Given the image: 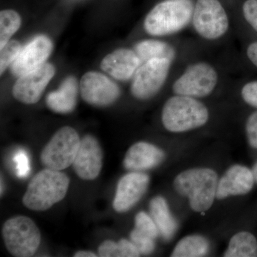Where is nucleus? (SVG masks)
Segmentation results:
<instances>
[{"label":"nucleus","instance_id":"nucleus-11","mask_svg":"<svg viewBox=\"0 0 257 257\" xmlns=\"http://www.w3.org/2000/svg\"><path fill=\"white\" fill-rule=\"evenodd\" d=\"M55 72V66L46 62L36 70L18 77L13 87V96L23 104H35L41 99Z\"/></svg>","mask_w":257,"mask_h":257},{"label":"nucleus","instance_id":"nucleus-21","mask_svg":"<svg viewBox=\"0 0 257 257\" xmlns=\"http://www.w3.org/2000/svg\"><path fill=\"white\" fill-rule=\"evenodd\" d=\"M225 257H256L257 256V240L248 231L236 233L230 239Z\"/></svg>","mask_w":257,"mask_h":257},{"label":"nucleus","instance_id":"nucleus-13","mask_svg":"<svg viewBox=\"0 0 257 257\" xmlns=\"http://www.w3.org/2000/svg\"><path fill=\"white\" fill-rule=\"evenodd\" d=\"M150 177L140 172H132L119 179L113 201L116 212L124 213L136 205L146 193Z\"/></svg>","mask_w":257,"mask_h":257},{"label":"nucleus","instance_id":"nucleus-5","mask_svg":"<svg viewBox=\"0 0 257 257\" xmlns=\"http://www.w3.org/2000/svg\"><path fill=\"white\" fill-rule=\"evenodd\" d=\"M5 246L13 256H34L41 243V232L35 221L25 216H16L5 221L3 228Z\"/></svg>","mask_w":257,"mask_h":257},{"label":"nucleus","instance_id":"nucleus-24","mask_svg":"<svg viewBox=\"0 0 257 257\" xmlns=\"http://www.w3.org/2000/svg\"><path fill=\"white\" fill-rule=\"evenodd\" d=\"M22 19L16 11L3 10L0 13V48L10 41L21 27Z\"/></svg>","mask_w":257,"mask_h":257},{"label":"nucleus","instance_id":"nucleus-16","mask_svg":"<svg viewBox=\"0 0 257 257\" xmlns=\"http://www.w3.org/2000/svg\"><path fill=\"white\" fill-rule=\"evenodd\" d=\"M143 64L135 51L119 49L106 55L101 62V69L113 78L127 81L133 78Z\"/></svg>","mask_w":257,"mask_h":257},{"label":"nucleus","instance_id":"nucleus-8","mask_svg":"<svg viewBox=\"0 0 257 257\" xmlns=\"http://www.w3.org/2000/svg\"><path fill=\"white\" fill-rule=\"evenodd\" d=\"M192 20L198 35L208 40L220 38L229 26L227 14L219 0H197Z\"/></svg>","mask_w":257,"mask_h":257},{"label":"nucleus","instance_id":"nucleus-14","mask_svg":"<svg viewBox=\"0 0 257 257\" xmlns=\"http://www.w3.org/2000/svg\"><path fill=\"white\" fill-rule=\"evenodd\" d=\"M73 168L83 180H94L100 174L103 165V152L99 142L91 135L81 140Z\"/></svg>","mask_w":257,"mask_h":257},{"label":"nucleus","instance_id":"nucleus-27","mask_svg":"<svg viewBox=\"0 0 257 257\" xmlns=\"http://www.w3.org/2000/svg\"><path fill=\"white\" fill-rule=\"evenodd\" d=\"M130 241L135 245L141 254H151L155 249V239L142 234L137 229L130 233Z\"/></svg>","mask_w":257,"mask_h":257},{"label":"nucleus","instance_id":"nucleus-17","mask_svg":"<svg viewBox=\"0 0 257 257\" xmlns=\"http://www.w3.org/2000/svg\"><path fill=\"white\" fill-rule=\"evenodd\" d=\"M165 159L163 150L152 144L140 142L128 149L125 155L124 168L132 172H142L155 168Z\"/></svg>","mask_w":257,"mask_h":257},{"label":"nucleus","instance_id":"nucleus-32","mask_svg":"<svg viewBox=\"0 0 257 257\" xmlns=\"http://www.w3.org/2000/svg\"><path fill=\"white\" fill-rule=\"evenodd\" d=\"M246 55L250 62L257 67V42H253L248 45Z\"/></svg>","mask_w":257,"mask_h":257},{"label":"nucleus","instance_id":"nucleus-9","mask_svg":"<svg viewBox=\"0 0 257 257\" xmlns=\"http://www.w3.org/2000/svg\"><path fill=\"white\" fill-rule=\"evenodd\" d=\"M172 62L167 59H155L142 64L133 78V95L140 100L156 95L165 84Z\"/></svg>","mask_w":257,"mask_h":257},{"label":"nucleus","instance_id":"nucleus-31","mask_svg":"<svg viewBox=\"0 0 257 257\" xmlns=\"http://www.w3.org/2000/svg\"><path fill=\"white\" fill-rule=\"evenodd\" d=\"M18 164V174L20 176H25L29 170L28 161L24 152H20L15 158Z\"/></svg>","mask_w":257,"mask_h":257},{"label":"nucleus","instance_id":"nucleus-19","mask_svg":"<svg viewBox=\"0 0 257 257\" xmlns=\"http://www.w3.org/2000/svg\"><path fill=\"white\" fill-rule=\"evenodd\" d=\"M150 214L163 239L166 241L172 239L177 232L178 224L165 198L158 196L150 201Z\"/></svg>","mask_w":257,"mask_h":257},{"label":"nucleus","instance_id":"nucleus-18","mask_svg":"<svg viewBox=\"0 0 257 257\" xmlns=\"http://www.w3.org/2000/svg\"><path fill=\"white\" fill-rule=\"evenodd\" d=\"M78 84L74 76L64 79L57 90L47 96V105L51 110L59 114H67L75 109L77 103Z\"/></svg>","mask_w":257,"mask_h":257},{"label":"nucleus","instance_id":"nucleus-3","mask_svg":"<svg viewBox=\"0 0 257 257\" xmlns=\"http://www.w3.org/2000/svg\"><path fill=\"white\" fill-rule=\"evenodd\" d=\"M192 0H165L147 15L144 28L152 36H167L185 28L192 21Z\"/></svg>","mask_w":257,"mask_h":257},{"label":"nucleus","instance_id":"nucleus-20","mask_svg":"<svg viewBox=\"0 0 257 257\" xmlns=\"http://www.w3.org/2000/svg\"><path fill=\"white\" fill-rule=\"evenodd\" d=\"M134 51L143 63L155 59H167L173 62L175 60L176 50L167 42L157 40H143L137 43Z\"/></svg>","mask_w":257,"mask_h":257},{"label":"nucleus","instance_id":"nucleus-25","mask_svg":"<svg viewBox=\"0 0 257 257\" xmlns=\"http://www.w3.org/2000/svg\"><path fill=\"white\" fill-rule=\"evenodd\" d=\"M21 44L17 40H10L4 47L0 48V73H4L6 69L11 66L17 58L20 51Z\"/></svg>","mask_w":257,"mask_h":257},{"label":"nucleus","instance_id":"nucleus-4","mask_svg":"<svg viewBox=\"0 0 257 257\" xmlns=\"http://www.w3.org/2000/svg\"><path fill=\"white\" fill-rule=\"evenodd\" d=\"M209 114L207 106L196 98L177 95L166 101L162 112V124L174 133H184L207 124Z\"/></svg>","mask_w":257,"mask_h":257},{"label":"nucleus","instance_id":"nucleus-15","mask_svg":"<svg viewBox=\"0 0 257 257\" xmlns=\"http://www.w3.org/2000/svg\"><path fill=\"white\" fill-rule=\"evenodd\" d=\"M255 179L252 170L245 166H231L219 180L216 198L219 200L231 196L245 195L251 192Z\"/></svg>","mask_w":257,"mask_h":257},{"label":"nucleus","instance_id":"nucleus-7","mask_svg":"<svg viewBox=\"0 0 257 257\" xmlns=\"http://www.w3.org/2000/svg\"><path fill=\"white\" fill-rule=\"evenodd\" d=\"M217 82L216 69L207 62H197L187 67L174 82L172 90L177 95L205 97L214 91Z\"/></svg>","mask_w":257,"mask_h":257},{"label":"nucleus","instance_id":"nucleus-6","mask_svg":"<svg viewBox=\"0 0 257 257\" xmlns=\"http://www.w3.org/2000/svg\"><path fill=\"white\" fill-rule=\"evenodd\" d=\"M81 140L71 126H64L53 135L41 153L42 165L51 170L62 171L73 165Z\"/></svg>","mask_w":257,"mask_h":257},{"label":"nucleus","instance_id":"nucleus-28","mask_svg":"<svg viewBox=\"0 0 257 257\" xmlns=\"http://www.w3.org/2000/svg\"><path fill=\"white\" fill-rule=\"evenodd\" d=\"M245 20L257 32V0H246L243 5Z\"/></svg>","mask_w":257,"mask_h":257},{"label":"nucleus","instance_id":"nucleus-10","mask_svg":"<svg viewBox=\"0 0 257 257\" xmlns=\"http://www.w3.org/2000/svg\"><path fill=\"white\" fill-rule=\"evenodd\" d=\"M79 90L84 101L95 106L111 105L121 94L116 83L104 74L96 72H87L82 76L79 82Z\"/></svg>","mask_w":257,"mask_h":257},{"label":"nucleus","instance_id":"nucleus-12","mask_svg":"<svg viewBox=\"0 0 257 257\" xmlns=\"http://www.w3.org/2000/svg\"><path fill=\"white\" fill-rule=\"evenodd\" d=\"M53 50V43L45 35L37 36L28 45L23 47L20 54L10 66L11 73L20 77L40 68L46 63Z\"/></svg>","mask_w":257,"mask_h":257},{"label":"nucleus","instance_id":"nucleus-29","mask_svg":"<svg viewBox=\"0 0 257 257\" xmlns=\"http://www.w3.org/2000/svg\"><path fill=\"white\" fill-rule=\"evenodd\" d=\"M246 134L248 145L257 150V111L250 114L246 120Z\"/></svg>","mask_w":257,"mask_h":257},{"label":"nucleus","instance_id":"nucleus-30","mask_svg":"<svg viewBox=\"0 0 257 257\" xmlns=\"http://www.w3.org/2000/svg\"><path fill=\"white\" fill-rule=\"evenodd\" d=\"M241 94L246 104L257 109V81L246 83L241 89Z\"/></svg>","mask_w":257,"mask_h":257},{"label":"nucleus","instance_id":"nucleus-33","mask_svg":"<svg viewBox=\"0 0 257 257\" xmlns=\"http://www.w3.org/2000/svg\"><path fill=\"white\" fill-rule=\"evenodd\" d=\"M74 257H96L95 253L89 251H79L74 253Z\"/></svg>","mask_w":257,"mask_h":257},{"label":"nucleus","instance_id":"nucleus-23","mask_svg":"<svg viewBox=\"0 0 257 257\" xmlns=\"http://www.w3.org/2000/svg\"><path fill=\"white\" fill-rule=\"evenodd\" d=\"M98 254L101 257H138L141 253L131 241L121 239L118 242L104 241L98 248Z\"/></svg>","mask_w":257,"mask_h":257},{"label":"nucleus","instance_id":"nucleus-26","mask_svg":"<svg viewBox=\"0 0 257 257\" xmlns=\"http://www.w3.org/2000/svg\"><path fill=\"white\" fill-rule=\"evenodd\" d=\"M135 229L152 239H156L160 234L158 228L152 219V216L145 211H140L135 216Z\"/></svg>","mask_w":257,"mask_h":257},{"label":"nucleus","instance_id":"nucleus-34","mask_svg":"<svg viewBox=\"0 0 257 257\" xmlns=\"http://www.w3.org/2000/svg\"><path fill=\"white\" fill-rule=\"evenodd\" d=\"M252 170L253 177H254L255 182L257 183V162L255 163V165H253L252 170Z\"/></svg>","mask_w":257,"mask_h":257},{"label":"nucleus","instance_id":"nucleus-2","mask_svg":"<svg viewBox=\"0 0 257 257\" xmlns=\"http://www.w3.org/2000/svg\"><path fill=\"white\" fill-rule=\"evenodd\" d=\"M70 180L61 171L45 169L34 176L24 194V205L33 211H45L65 197Z\"/></svg>","mask_w":257,"mask_h":257},{"label":"nucleus","instance_id":"nucleus-22","mask_svg":"<svg viewBox=\"0 0 257 257\" xmlns=\"http://www.w3.org/2000/svg\"><path fill=\"white\" fill-rule=\"evenodd\" d=\"M209 250V241L200 235H189L182 238L176 245L172 257H200Z\"/></svg>","mask_w":257,"mask_h":257},{"label":"nucleus","instance_id":"nucleus-1","mask_svg":"<svg viewBox=\"0 0 257 257\" xmlns=\"http://www.w3.org/2000/svg\"><path fill=\"white\" fill-rule=\"evenodd\" d=\"M218 182L217 174L211 169H189L177 176L174 187L179 195L188 198L193 211L203 213L214 202Z\"/></svg>","mask_w":257,"mask_h":257}]
</instances>
